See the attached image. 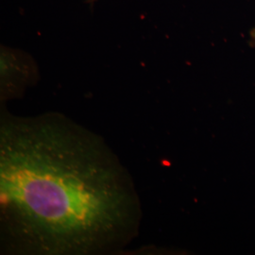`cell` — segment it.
I'll list each match as a JSON object with an SVG mask.
<instances>
[{"instance_id": "cell-1", "label": "cell", "mask_w": 255, "mask_h": 255, "mask_svg": "<svg viewBox=\"0 0 255 255\" xmlns=\"http://www.w3.org/2000/svg\"><path fill=\"white\" fill-rule=\"evenodd\" d=\"M131 175L105 140L64 114L1 110V252L97 255L139 234Z\"/></svg>"}, {"instance_id": "cell-2", "label": "cell", "mask_w": 255, "mask_h": 255, "mask_svg": "<svg viewBox=\"0 0 255 255\" xmlns=\"http://www.w3.org/2000/svg\"><path fill=\"white\" fill-rule=\"evenodd\" d=\"M251 45L255 46V27L251 31Z\"/></svg>"}, {"instance_id": "cell-3", "label": "cell", "mask_w": 255, "mask_h": 255, "mask_svg": "<svg viewBox=\"0 0 255 255\" xmlns=\"http://www.w3.org/2000/svg\"><path fill=\"white\" fill-rule=\"evenodd\" d=\"M90 2H95V1H97V0H89Z\"/></svg>"}]
</instances>
